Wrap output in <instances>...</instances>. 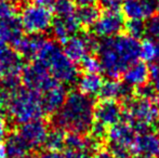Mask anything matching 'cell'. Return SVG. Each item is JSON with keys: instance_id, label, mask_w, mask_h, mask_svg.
Masks as SVG:
<instances>
[{"instance_id": "obj_1", "label": "cell", "mask_w": 159, "mask_h": 158, "mask_svg": "<svg viewBox=\"0 0 159 158\" xmlns=\"http://www.w3.org/2000/svg\"><path fill=\"white\" fill-rule=\"evenodd\" d=\"M101 70L116 79L140 57V42L129 35L105 38L98 47Z\"/></svg>"}, {"instance_id": "obj_2", "label": "cell", "mask_w": 159, "mask_h": 158, "mask_svg": "<svg viewBox=\"0 0 159 158\" xmlns=\"http://www.w3.org/2000/svg\"><path fill=\"white\" fill-rule=\"evenodd\" d=\"M94 106L90 97L73 91L67 94L62 107L55 113L53 122L57 128L84 134L90 131L93 124Z\"/></svg>"}, {"instance_id": "obj_3", "label": "cell", "mask_w": 159, "mask_h": 158, "mask_svg": "<svg viewBox=\"0 0 159 158\" xmlns=\"http://www.w3.org/2000/svg\"><path fill=\"white\" fill-rule=\"evenodd\" d=\"M35 62L43 65L53 78L63 84H74L78 79L77 66L53 40L46 38Z\"/></svg>"}, {"instance_id": "obj_4", "label": "cell", "mask_w": 159, "mask_h": 158, "mask_svg": "<svg viewBox=\"0 0 159 158\" xmlns=\"http://www.w3.org/2000/svg\"><path fill=\"white\" fill-rule=\"evenodd\" d=\"M8 113L17 124L40 120L46 115L41 93L27 88H19L10 97Z\"/></svg>"}, {"instance_id": "obj_5", "label": "cell", "mask_w": 159, "mask_h": 158, "mask_svg": "<svg viewBox=\"0 0 159 158\" xmlns=\"http://www.w3.org/2000/svg\"><path fill=\"white\" fill-rule=\"evenodd\" d=\"M129 122L136 131H145L159 121V107L153 99L139 97L128 99L126 110L122 112Z\"/></svg>"}, {"instance_id": "obj_6", "label": "cell", "mask_w": 159, "mask_h": 158, "mask_svg": "<svg viewBox=\"0 0 159 158\" xmlns=\"http://www.w3.org/2000/svg\"><path fill=\"white\" fill-rule=\"evenodd\" d=\"M135 129L128 121H119L107 131L109 148L114 158H129L135 140Z\"/></svg>"}, {"instance_id": "obj_7", "label": "cell", "mask_w": 159, "mask_h": 158, "mask_svg": "<svg viewBox=\"0 0 159 158\" xmlns=\"http://www.w3.org/2000/svg\"><path fill=\"white\" fill-rule=\"evenodd\" d=\"M20 17L23 29L28 35L42 34L47 32L51 28L53 22L52 10L36 3L24 7Z\"/></svg>"}, {"instance_id": "obj_8", "label": "cell", "mask_w": 159, "mask_h": 158, "mask_svg": "<svg viewBox=\"0 0 159 158\" xmlns=\"http://www.w3.org/2000/svg\"><path fill=\"white\" fill-rule=\"evenodd\" d=\"M21 78L25 88L39 93H43L59 82L51 76L43 65L38 62L24 66Z\"/></svg>"}, {"instance_id": "obj_9", "label": "cell", "mask_w": 159, "mask_h": 158, "mask_svg": "<svg viewBox=\"0 0 159 158\" xmlns=\"http://www.w3.org/2000/svg\"><path fill=\"white\" fill-rule=\"evenodd\" d=\"M98 47L96 40L89 35H74L63 42V52L74 63H80Z\"/></svg>"}, {"instance_id": "obj_10", "label": "cell", "mask_w": 159, "mask_h": 158, "mask_svg": "<svg viewBox=\"0 0 159 158\" xmlns=\"http://www.w3.org/2000/svg\"><path fill=\"white\" fill-rule=\"evenodd\" d=\"M93 27V33L98 38H111L120 34L125 28V20L118 11L106 10L100 14Z\"/></svg>"}, {"instance_id": "obj_11", "label": "cell", "mask_w": 159, "mask_h": 158, "mask_svg": "<svg viewBox=\"0 0 159 158\" xmlns=\"http://www.w3.org/2000/svg\"><path fill=\"white\" fill-rule=\"evenodd\" d=\"M24 68L22 55L15 49L6 44L0 46V78L21 76Z\"/></svg>"}, {"instance_id": "obj_12", "label": "cell", "mask_w": 159, "mask_h": 158, "mask_svg": "<svg viewBox=\"0 0 159 158\" xmlns=\"http://www.w3.org/2000/svg\"><path fill=\"white\" fill-rule=\"evenodd\" d=\"M48 132L47 124L41 119L22 124L17 130V133L23 138L30 150L41 147L44 144Z\"/></svg>"}, {"instance_id": "obj_13", "label": "cell", "mask_w": 159, "mask_h": 158, "mask_svg": "<svg viewBox=\"0 0 159 158\" xmlns=\"http://www.w3.org/2000/svg\"><path fill=\"white\" fill-rule=\"evenodd\" d=\"M93 116L95 122L107 128L120 121L122 117V110L117 101L102 100L94 106Z\"/></svg>"}, {"instance_id": "obj_14", "label": "cell", "mask_w": 159, "mask_h": 158, "mask_svg": "<svg viewBox=\"0 0 159 158\" xmlns=\"http://www.w3.org/2000/svg\"><path fill=\"white\" fill-rule=\"evenodd\" d=\"M122 12L128 20L143 21L151 19L156 8L153 0H124Z\"/></svg>"}, {"instance_id": "obj_15", "label": "cell", "mask_w": 159, "mask_h": 158, "mask_svg": "<svg viewBox=\"0 0 159 158\" xmlns=\"http://www.w3.org/2000/svg\"><path fill=\"white\" fill-rule=\"evenodd\" d=\"M132 154L153 157L159 154V135L152 131H141L136 134L132 146Z\"/></svg>"}, {"instance_id": "obj_16", "label": "cell", "mask_w": 159, "mask_h": 158, "mask_svg": "<svg viewBox=\"0 0 159 158\" xmlns=\"http://www.w3.org/2000/svg\"><path fill=\"white\" fill-rule=\"evenodd\" d=\"M23 30L21 17L12 15L0 19V39L3 44L10 43L15 47L23 37Z\"/></svg>"}, {"instance_id": "obj_17", "label": "cell", "mask_w": 159, "mask_h": 158, "mask_svg": "<svg viewBox=\"0 0 159 158\" xmlns=\"http://www.w3.org/2000/svg\"><path fill=\"white\" fill-rule=\"evenodd\" d=\"M67 97L66 88L63 84L57 82L50 89L41 93L42 106L46 114L57 113L64 104Z\"/></svg>"}, {"instance_id": "obj_18", "label": "cell", "mask_w": 159, "mask_h": 158, "mask_svg": "<svg viewBox=\"0 0 159 158\" xmlns=\"http://www.w3.org/2000/svg\"><path fill=\"white\" fill-rule=\"evenodd\" d=\"M80 26L81 25L75 14L67 17H57L55 20L53 19L50 29L52 30V34L55 39L64 42L71 36L77 35Z\"/></svg>"}, {"instance_id": "obj_19", "label": "cell", "mask_w": 159, "mask_h": 158, "mask_svg": "<svg viewBox=\"0 0 159 158\" xmlns=\"http://www.w3.org/2000/svg\"><path fill=\"white\" fill-rule=\"evenodd\" d=\"M124 84L130 88H141L145 86L149 79V67L144 62L136 61L131 64L122 74Z\"/></svg>"}, {"instance_id": "obj_20", "label": "cell", "mask_w": 159, "mask_h": 158, "mask_svg": "<svg viewBox=\"0 0 159 158\" xmlns=\"http://www.w3.org/2000/svg\"><path fill=\"white\" fill-rule=\"evenodd\" d=\"M44 40H46V37L42 36V34L23 36L15 46V50L22 55L23 59L36 60V56Z\"/></svg>"}, {"instance_id": "obj_21", "label": "cell", "mask_w": 159, "mask_h": 158, "mask_svg": "<svg viewBox=\"0 0 159 158\" xmlns=\"http://www.w3.org/2000/svg\"><path fill=\"white\" fill-rule=\"evenodd\" d=\"M98 94L102 100H111V101H119L128 100L130 94V87L118 80L111 78L103 82V86Z\"/></svg>"}, {"instance_id": "obj_22", "label": "cell", "mask_w": 159, "mask_h": 158, "mask_svg": "<svg viewBox=\"0 0 159 158\" xmlns=\"http://www.w3.org/2000/svg\"><path fill=\"white\" fill-rule=\"evenodd\" d=\"M4 148L7 157L9 158H20L28 154V151L30 150L27 143L17 132L8 134L4 141Z\"/></svg>"}, {"instance_id": "obj_23", "label": "cell", "mask_w": 159, "mask_h": 158, "mask_svg": "<svg viewBox=\"0 0 159 158\" xmlns=\"http://www.w3.org/2000/svg\"><path fill=\"white\" fill-rule=\"evenodd\" d=\"M103 79L98 74H89L84 73L79 79H78V90L80 93L87 95V97H93L98 95L103 86Z\"/></svg>"}, {"instance_id": "obj_24", "label": "cell", "mask_w": 159, "mask_h": 158, "mask_svg": "<svg viewBox=\"0 0 159 158\" xmlns=\"http://www.w3.org/2000/svg\"><path fill=\"white\" fill-rule=\"evenodd\" d=\"M140 57L144 62L159 64V40L146 38L140 43Z\"/></svg>"}, {"instance_id": "obj_25", "label": "cell", "mask_w": 159, "mask_h": 158, "mask_svg": "<svg viewBox=\"0 0 159 158\" xmlns=\"http://www.w3.org/2000/svg\"><path fill=\"white\" fill-rule=\"evenodd\" d=\"M65 140H66L65 130L61 128H55L48 132L43 145L48 152H61L65 147Z\"/></svg>"}, {"instance_id": "obj_26", "label": "cell", "mask_w": 159, "mask_h": 158, "mask_svg": "<svg viewBox=\"0 0 159 158\" xmlns=\"http://www.w3.org/2000/svg\"><path fill=\"white\" fill-rule=\"evenodd\" d=\"M76 16L81 26L91 27L100 16V11L95 6L81 7L79 10L76 11Z\"/></svg>"}, {"instance_id": "obj_27", "label": "cell", "mask_w": 159, "mask_h": 158, "mask_svg": "<svg viewBox=\"0 0 159 158\" xmlns=\"http://www.w3.org/2000/svg\"><path fill=\"white\" fill-rule=\"evenodd\" d=\"M75 6L73 0H57L52 10L57 17H67L76 14Z\"/></svg>"}, {"instance_id": "obj_28", "label": "cell", "mask_w": 159, "mask_h": 158, "mask_svg": "<svg viewBox=\"0 0 159 158\" xmlns=\"http://www.w3.org/2000/svg\"><path fill=\"white\" fill-rule=\"evenodd\" d=\"M125 29L130 37L139 39L145 34V24L143 21L128 20L127 23H125Z\"/></svg>"}, {"instance_id": "obj_29", "label": "cell", "mask_w": 159, "mask_h": 158, "mask_svg": "<svg viewBox=\"0 0 159 158\" xmlns=\"http://www.w3.org/2000/svg\"><path fill=\"white\" fill-rule=\"evenodd\" d=\"M80 64H81V67L84 70V73L98 74V72H101V64L98 61V57H95L91 54L82 60Z\"/></svg>"}, {"instance_id": "obj_30", "label": "cell", "mask_w": 159, "mask_h": 158, "mask_svg": "<svg viewBox=\"0 0 159 158\" xmlns=\"http://www.w3.org/2000/svg\"><path fill=\"white\" fill-rule=\"evenodd\" d=\"M145 34L148 35V38L159 40V15H153L147 20V23L145 24Z\"/></svg>"}, {"instance_id": "obj_31", "label": "cell", "mask_w": 159, "mask_h": 158, "mask_svg": "<svg viewBox=\"0 0 159 158\" xmlns=\"http://www.w3.org/2000/svg\"><path fill=\"white\" fill-rule=\"evenodd\" d=\"M149 80L151 87L159 94V64H152L149 67Z\"/></svg>"}, {"instance_id": "obj_32", "label": "cell", "mask_w": 159, "mask_h": 158, "mask_svg": "<svg viewBox=\"0 0 159 158\" xmlns=\"http://www.w3.org/2000/svg\"><path fill=\"white\" fill-rule=\"evenodd\" d=\"M15 15V8L8 0H0V19H6Z\"/></svg>"}, {"instance_id": "obj_33", "label": "cell", "mask_w": 159, "mask_h": 158, "mask_svg": "<svg viewBox=\"0 0 159 158\" xmlns=\"http://www.w3.org/2000/svg\"><path fill=\"white\" fill-rule=\"evenodd\" d=\"M101 6L105 9V10L109 11H118L119 8H121L124 0H98Z\"/></svg>"}, {"instance_id": "obj_34", "label": "cell", "mask_w": 159, "mask_h": 158, "mask_svg": "<svg viewBox=\"0 0 159 158\" xmlns=\"http://www.w3.org/2000/svg\"><path fill=\"white\" fill-rule=\"evenodd\" d=\"M11 95L9 93L4 92L3 90L0 89V116H2L3 114L8 113V106H9V101H10Z\"/></svg>"}, {"instance_id": "obj_35", "label": "cell", "mask_w": 159, "mask_h": 158, "mask_svg": "<svg viewBox=\"0 0 159 158\" xmlns=\"http://www.w3.org/2000/svg\"><path fill=\"white\" fill-rule=\"evenodd\" d=\"M63 158H88L86 154H82L80 152H76V151L67 150L66 152L63 153Z\"/></svg>"}, {"instance_id": "obj_36", "label": "cell", "mask_w": 159, "mask_h": 158, "mask_svg": "<svg viewBox=\"0 0 159 158\" xmlns=\"http://www.w3.org/2000/svg\"><path fill=\"white\" fill-rule=\"evenodd\" d=\"M55 2H57V0H34V3L38 4V6L44 7V8H48L50 10L53 9Z\"/></svg>"}, {"instance_id": "obj_37", "label": "cell", "mask_w": 159, "mask_h": 158, "mask_svg": "<svg viewBox=\"0 0 159 158\" xmlns=\"http://www.w3.org/2000/svg\"><path fill=\"white\" fill-rule=\"evenodd\" d=\"M35 158H63V153L61 152H46Z\"/></svg>"}, {"instance_id": "obj_38", "label": "cell", "mask_w": 159, "mask_h": 158, "mask_svg": "<svg viewBox=\"0 0 159 158\" xmlns=\"http://www.w3.org/2000/svg\"><path fill=\"white\" fill-rule=\"evenodd\" d=\"M90 158H114V156L108 151H98Z\"/></svg>"}, {"instance_id": "obj_39", "label": "cell", "mask_w": 159, "mask_h": 158, "mask_svg": "<svg viewBox=\"0 0 159 158\" xmlns=\"http://www.w3.org/2000/svg\"><path fill=\"white\" fill-rule=\"evenodd\" d=\"M98 0H73V2L77 6L81 7H88V6H94Z\"/></svg>"}, {"instance_id": "obj_40", "label": "cell", "mask_w": 159, "mask_h": 158, "mask_svg": "<svg viewBox=\"0 0 159 158\" xmlns=\"http://www.w3.org/2000/svg\"><path fill=\"white\" fill-rule=\"evenodd\" d=\"M7 134V124H6V121L2 119V117L0 116V141L2 139H4Z\"/></svg>"}, {"instance_id": "obj_41", "label": "cell", "mask_w": 159, "mask_h": 158, "mask_svg": "<svg viewBox=\"0 0 159 158\" xmlns=\"http://www.w3.org/2000/svg\"><path fill=\"white\" fill-rule=\"evenodd\" d=\"M7 154H6V148H4V143H2L0 141V158H6Z\"/></svg>"}, {"instance_id": "obj_42", "label": "cell", "mask_w": 159, "mask_h": 158, "mask_svg": "<svg viewBox=\"0 0 159 158\" xmlns=\"http://www.w3.org/2000/svg\"><path fill=\"white\" fill-rule=\"evenodd\" d=\"M153 100H154V102L156 103V105L159 107V94L158 95H156V97H153Z\"/></svg>"}, {"instance_id": "obj_43", "label": "cell", "mask_w": 159, "mask_h": 158, "mask_svg": "<svg viewBox=\"0 0 159 158\" xmlns=\"http://www.w3.org/2000/svg\"><path fill=\"white\" fill-rule=\"evenodd\" d=\"M155 8L159 12V0H155Z\"/></svg>"}, {"instance_id": "obj_44", "label": "cell", "mask_w": 159, "mask_h": 158, "mask_svg": "<svg viewBox=\"0 0 159 158\" xmlns=\"http://www.w3.org/2000/svg\"><path fill=\"white\" fill-rule=\"evenodd\" d=\"M20 158H35V157L32 156V155H28V154H26V155H24V156H22V157H20Z\"/></svg>"}, {"instance_id": "obj_45", "label": "cell", "mask_w": 159, "mask_h": 158, "mask_svg": "<svg viewBox=\"0 0 159 158\" xmlns=\"http://www.w3.org/2000/svg\"><path fill=\"white\" fill-rule=\"evenodd\" d=\"M138 158H152V157H149V156H139Z\"/></svg>"}, {"instance_id": "obj_46", "label": "cell", "mask_w": 159, "mask_h": 158, "mask_svg": "<svg viewBox=\"0 0 159 158\" xmlns=\"http://www.w3.org/2000/svg\"><path fill=\"white\" fill-rule=\"evenodd\" d=\"M15 1H17V2H24V1H26V0H15Z\"/></svg>"}, {"instance_id": "obj_47", "label": "cell", "mask_w": 159, "mask_h": 158, "mask_svg": "<svg viewBox=\"0 0 159 158\" xmlns=\"http://www.w3.org/2000/svg\"><path fill=\"white\" fill-rule=\"evenodd\" d=\"M1 44H3V42L1 41V39H0V46H1Z\"/></svg>"}, {"instance_id": "obj_48", "label": "cell", "mask_w": 159, "mask_h": 158, "mask_svg": "<svg viewBox=\"0 0 159 158\" xmlns=\"http://www.w3.org/2000/svg\"><path fill=\"white\" fill-rule=\"evenodd\" d=\"M158 158H159V154H158Z\"/></svg>"}]
</instances>
